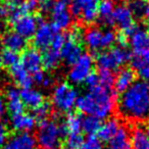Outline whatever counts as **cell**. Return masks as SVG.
Returning <instances> with one entry per match:
<instances>
[{"label": "cell", "instance_id": "6da1fadb", "mask_svg": "<svg viewBox=\"0 0 149 149\" xmlns=\"http://www.w3.org/2000/svg\"><path fill=\"white\" fill-rule=\"evenodd\" d=\"M120 114L133 122H144L149 118V83L135 81L120 94L118 102Z\"/></svg>", "mask_w": 149, "mask_h": 149}, {"label": "cell", "instance_id": "7a4b0ae2", "mask_svg": "<svg viewBox=\"0 0 149 149\" xmlns=\"http://www.w3.org/2000/svg\"><path fill=\"white\" fill-rule=\"evenodd\" d=\"M116 93L111 89L99 86L79 96L76 107L82 113L95 116L101 120L111 116L116 108Z\"/></svg>", "mask_w": 149, "mask_h": 149}, {"label": "cell", "instance_id": "3957f363", "mask_svg": "<svg viewBox=\"0 0 149 149\" xmlns=\"http://www.w3.org/2000/svg\"><path fill=\"white\" fill-rule=\"evenodd\" d=\"M64 135H66V131L63 124H58L53 120H45L40 123L36 141L42 149H53L59 144Z\"/></svg>", "mask_w": 149, "mask_h": 149}, {"label": "cell", "instance_id": "277c9868", "mask_svg": "<svg viewBox=\"0 0 149 149\" xmlns=\"http://www.w3.org/2000/svg\"><path fill=\"white\" fill-rule=\"evenodd\" d=\"M116 37L112 30L91 27L84 33L83 42L91 51H99L110 48L116 42Z\"/></svg>", "mask_w": 149, "mask_h": 149}, {"label": "cell", "instance_id": "5b68a950", "mask_svg": "<svg viewBox=\"0 0 149 149\" xmlns=\"http://www.w3.org/2000/svg\"><path fill=\"white\" fill-rule=\"evenodd\" d=\"M131 59V53L123 46H116L100 52L96 57V64L99 70H118Z\"/></svg>", "mask_w": 149, "mask_h": 149}, {"label": "cell", "instance_id": "8992f818", "mask_svg": "<svg viewBox=\"0 0 149 149\" xmlns=\"http://www.w3.org/2000/svg\"><path fill=\"white\" fill-rule=\"evenodd\" d=\"M79 97L77 90L68 83H58L53 88L51 94V102L55 109L60 112H70L76 106Z\"/></svg>", "mask_w": 149, "mask_h": 149}, {"label": "cell", "instance_id": "52a82bcc", "mask_svg": "<svg viewBox=\"0 0 149 149\" xmlns=\"http://www.w3.org/2000/svg\"><path fill=\"white\" fill-rule=\"evenodd\" d=\"M126 35V34H125ZM134 59L149 62V30L142 27H135L127 34Z\"/></svg>", "mask_w": 149, "mask_h": 149}, {"label": "cell", "instance_id": "ba28073f", "mask_svg": "<svg viewBox=\"0 0 149 149\" xmlns=\"http://www.w3.org/2000/svg\"><path fill=\"white\" fill-rule=\"evenodd\" d=\"M83 31L81 28L76 27L65 36V41L60 50L61 59L66 64H74L83 54L82 41H83Z\"/></svg>", "mask_w": 149, "mask_h": 149}, {"label": "cell", "instance_id": "9c48e42d", "mask_svg": "<svg viewBox=\"0 0 149 149\" xmlns=\"http://www.w3.org/2000/svg\"><path fill=\"white\" fill-rule=\"evenodd\" d=\"M43 9L50 13L52 25L58 30H65L72 26V17L70 13L68 0H55L43 3Z\"/></svg>", "mask_w": 149, "mask_h": 149}, {"label": "cell", "instance_id": "30bf717a", "mask_svg": "<svg viewBox=\"0 0 149 149\" xmlns=\"http://www.w3.org/2000/svg\"><path fill=\"white\" fill-rule=\"evenodd\" d=\"M98 0H72L68 4L72 17L85 24H92L98 19Z\"/></svg>", "mask_w": 149, "mask_h": 149}, {"label": "cell", "instance_id": "8fae6325", "mask_svg": "<svg viewBox=\"0 0 149 149\" xmlns=\"http://www.w3.org/2000/svg\"><path fill=\"white\" fill-rule=\"evenodd\" d=\"M41 22L42 21H40L37 17L32 15H21L17 11V7L13 15L9 19V23L13 28V32L21 35L25 39L32 38L35 35L36 30Z\"/></svg>", "mask_w": 149, "mask_h": 149}, {"label": "cell", "instance_id": "7c38bea8", "mask_svg": "<svg viewBox=\"0 0 149 149\" xmlns=\"http://www.w3.org/2000/svg\"><path fill=\"white\" fill-rule=\"evenodd\" d=\"M94 66V59L91 54L83 53L79 59L70 65V68L68 72V79L70 83L79 85L85 82L87 77L92 74Z\"/></svg>", "mask_w": 149, "mask_h": 149}, {"label": "cell", "instance_id": "4fadbf2b", "mask_svg": "<svg viewBox=\"0 0 149 149\" xmlns=\"http://www.w3.org/2000/svg\"><path fill=\"white\" fill-rule=\"evenodd\" d=\"M58 33V29L52 24L41 22L38 26L33 36V44L39 50H47L51 46L55 35Z\"/></svg>", "mask_w": 149, "mask_h": 149}, {"label": "cell", "instance_id": "5bb4252c", "mask_svg": "<svg viewBox=\"0 0 149 149\" xmlns=\"http://www.w3.org/2000/svg\"><path fill=\"white\" fill-rule=\"evenodd\" d=\"M112 25L116 26L126 35L135 28L134 15L127 4H118L114 6L112 13Z\"/></svg>", "mask_w": 149, "mask_h": 149}, {"label": "cell", "instance_id": "9a60e30c", "mask_svg": "<svg viewBox=\"0 0 149 149\" xmlns=\"http://www.w3.org/2000/svg\"><path fill=\"white\" fill-rule=\"evenodd\" d=\"M37 141L31 133H17L9 137L3 149H36Z\"/></svg>", "mask_w": 149, "mask_h": 149}, {"label": "cell", "instance_id": "2e32d148", "mask_svg": "<svg viewBox=\"0 0 149 149\" xmlns=\"http://www.w3.org/2000/svg\"><path fill=\"white\" fill-rule=\"evenodd\" d=\"M5 100L7 111L11 113V116L24 112L25 105L21 100V91L15 86H8L5 89Z\"/></svg>", "mask_w": 149, "mask_h": 149}, {"label": "cell", "instance_id": "e0dca14e", "mask_svg": "<svg viewBox=\"0 0 149 149\" xmlns=\"http://www.w3.org/2000/svg\"><path fill=\"white\" fill-rule=\"evenodd\" d=\"M36 118L34 116L26 112L13 116L10 118V126L17 133H30L36 126Z\"/></svg>", "mask_w": 149, "mask_h": 149}, {"label": "cell", "instance_id": "ac0fdd59", "mask_svg": "<svg viewBox=\"0 0 149 149\" xmlns=\"http://www.w3.org/2000/svg\"><path fill=\"white\" fill-rule=\"evenodd\" d=\"M22 65L30 72H38L41 70L42 64V55L38 49L35 48H30V49L24 50V53L22 55Z\"/></svg>", "mask_w": 149, "mask_h": 149}, {"label": "cell", "instance_id": "d6986e66", "mask_svg": "<svg viewBox=\"0 0 149 149\" xmlns=\"http://www.w3.org/2000/svg\"><path fill=\"white\" fill-rule=\"evenodd\" d=\"M9 74H10L11 80L17 86L21 87L22 89L29 88L33 84L32 76L22 64L17 63L9 68Z\"/></svg>", "mask_w": 149, "mask_h": 149}, {"label": "cell", "instance_id": "ffe728a7", "mask_svg": "<svg viewBox=\"0 0 149 149\" xmlns=\"http://www.w3.org/2000/svg\"><path fill=\"white\" fill-rule=\"evenodd\" d=\"M1 43L5 47V49L11 50L17 53L24 51L27 47V39L13 31L6 32L1 38Z\"/></svg>", "mask_w": 149, "mask_h": 149}, {"label": "cell", "instance_id": "44dd1931", "mask_svg": "<svg viewBox=\"0 0 149 149\" xmlns=\"http://www.w3.org/2000/svg\"><path fill=\"white\" fill-rule=\"evenodd\" d=\"M120 127L122 126L118 118H108L100 126V129L97 132V138L101 142H110L118 134Z\"/></svg>", "mask_w": 149, "mask_h": 149}, {"label": "cell", "instance_id": "7402d4cb", "mask_svg": "<svg viewBox=\"0 0 149 149\" xmlns=\"http://www.w3.org/2000/svg\"><path fill=\"white\" fill-rule=\"evenodd\" d=\"M21 100L28 108L35 109L44 102V95L39 90L29 87L21 90Z\"/></svg>", "mask_w": 149, "mask_h": 149}, {"label": "cell", "instance_id": "603a6c76", "mask_svg": "<svg viewBox=\"0 0 149 149\" xmlns=\"http://www.w3.org/2000/svg\"><path fill=\"white\" fill-rule=\"evenodd\" d=\"M135 82V72L132 68H120L114 77V88L118 92H125Z\"/></svg>", "mask_w": 149, "mask_h": 149}, {"label": "cell", "instance_id": "cb8c5ba5", "mask_svg": "<svg viewBox=\"0 0 149 149\" xmlns=\"http://www.w3.org/2000/svg\"><path fill=\"white\" fill-rule=\"evenodd\" d=\"M132 149H149V135L142 127H136L130 137Z\"/></svg>", "mask_w": 149, "mask_h": 149}, {"label": "cell", "instance_id": "d4e9b609", "mask_svg": "<svg viewBox=\"0 0 149 149\" xmlns=\"http://www.w3.org/2000/svg\"><path fill=\"white\" fill-rule=\"evenodd\" d=\"M108 143V149H132L129 133L125 127H120L118 134Z\"/></svg>", "mask_w": 149, "mask_h": 149}, {"label": "cell", "instance_id": "484cf974", "mask_svg": "<svg viewBox=\"0 0 149 149\" xmlns=\"http://www.w3.org/2000/svg\"><path fill=\"white\" fill-rule=\"evenodd\" d=\"M114 4L111 0H102L98 4V19L106 26L112 25V13Z\"/></svg>", "mask_w": 149, "mask_h": 149}, {"label": "cell", "instance_id": "4316f807", "mask_svg": "<svg viewBox=\"0 0 149 149\" xmlns=\"http://www.w3.org/2000/svg\"><path fill=\"white\" fill-rule=\"evenodd\" d=\"M60 59V51L48 48L47 50H45L44 55H42V64L46 70H54L59 65Z\"/></svg>", "mask_w": 149, "mask_h": 149}, {"label": "cell", "instance_id": "83f0119b", "mask_svg": "<svg viewBox=\"0 0 149 149\" xmlns=\"http://www.w3.org/2000/svg\"><path fill=\"white\" fill-rule=\"evenodd\" d=\"M82 122L83 118L78 113H70L65 118V122L63 123V126L65 128L66 135L72 133H81L82 131Z\"/></svg>", "mask_w": 149, "mask_h": 149}, {"label": "cell", "instance_id": "f1b7e54d", "mask_svg": "<svg viewBox=\"0 0 149 149\" xmlns=\"http://www.w3.org/2000/svg\"><path fill=\"white\" fill-rule=\"evenodd\" d=\"M100 126H101V120L95 116H87L86 118H83L82 131L88 136H94L95 134H97Z\"/></svg>", "mask_w": 149, "mask_h": 149}, {"label": "cell", "instance_id": "f546056e", "mask_svg": "<svg viewBox=\"0 0 149 149\" xmlns=\"http://www.w3.org/2000/svg\"><path fill=\"white\" fill-rule=\"evenodd\" d=\"M97 74L99 78L100 86L106 89H111L114 84V74H112V72L106 70H99Z\"/></svg>", "mask_w": 149, "mask_h": 149}, {"label": "cell", "instance_id": "4dcf8cb0", "mask_svg": "<svg viewBox=\"0 0 149 149\" xmlns=\"http://www.w3.org/2000/svg\"><path fill=\"white\" fill-rule=\"evenodd\" d=\"M84 141V137L81 133H72L68 134L65 138L66 149H79Z\"/></svg>", "mask_w": 149, "mask_h": 149}, {"label": "cell", "instance_id": "1f68e13d", "mask_svg": "<svg viewBox=\"0 0 149 149\" xmlns=\"http://www.w3.org/2000/svg\"><path fill=\"white\" fill-rule=\"evenodd\" d=\"M1 57H2V64L9 68L19 63V56L17 52L11 51V50H7V49H5L1 53Z\"/></svg>", "mask_w": 149, "mask_h": 149}, {"label": "cell", "instance_id": "d6a6232c", "mask_svg": "<svg viewBox=\"0 0 149 149\" xmlns=\"http://www.w3.org/2000/svg\"><path fill=\"white\" fill-rule=\"evenodd\" d=\"M127 5H128V7L134 15L143 17L147 4L145 2V0H129Z\"/></svg>", "mask_w": 149, "mask_h": 149}, {"label": "cell", "instance_id": "836d02e7", "mask_svg": "<svg viewBox=\"0 0 149 149\" xmlns=\"http://www.w3.org/2000/svg\"><path fill=\"white\" fill-rule=\"evenodd\" d=\"M50 112H51V105L48 102H43L37 108L34 109V116H35L36 120L43 122V120H47Z\"/></svg>", "mask_w": 149, "mask_h": 149}, {"label": "cell", "instance_id": "e575fe53", "mask_svg": "<svg viewBox=\"0 0 149 149\" xmlns=\"http://www.w3.org/2000/svg\"><path fill=\"white\" fill-rule=\"evenodd\" d=\"M38 8L37 0H24L23 2L17 7V11L21 15H31Z\"/></svg>", "mask_w": 149, "mask_h": 149}, {"label": "cell", "instance_id": "d590c367", "mask_svg": "<svg viewBox=\"0 0 149 149\" xmlns=\"http://www.w3.org/2000/svg\"><path fill=\"white\" fill-rule=\"evenodd\" d=\"M79 149H103V145L97 137L88 136V138L84 139Z\"/></svg>", "mask_w": 149, "mask_h": 149}, {"label": "cell", "instance_id": "8d00e7d4", "mask_svg": "<svg viewBox=\"0 0 149 149\" xmlns=\"http://www.w3.org/2000/svg\"><path fill=\"white\" fill-rule=\"evenodd\" d=\"M15 10V6L9 4L8 2L0 3V17L3 19H11Z\"/></svg>", "mask_w": 149, "mask_h": 149}, {"label": "cell", "instance_id": "74e56055", "mask_svg": "<svg viewBox=\"0 0 149 149\" xmlns=\"http://www.w3.org/2000/svg\"><path fill=\"white\" fill-rule=\"evenodd\" d=\"M64 41H65V35H62L60 33H57L54 37L53 41L51 43V46L49 48H52L54 50H57V51H60L64 44Z\"/></svg>", "mask_w": 149, "mask_h": 149}, {"label": "cell", "instance_id": "f35d334b", "mask_svg": "<svg viewBox=\"0 0 149 149\" xmlns=\"http://www.w3.org/2000/svg\"><path fill=\"white\" fill-rule=\"evenodd\" d=\"M85 83H86V85H87V87L89 90H92V89H94V88L99 87L100 84H99V78H98V74H94V72L90 74L87 77V79L85 80Z\"/></svg>", "mask_w": 149, "mask_h": 149}, {"label": "cell", "instance_id": "ab89813d", "mask_svg": "<svg viewBox=\"0 0 149 149\" xmlns=\"http://www.w3.org/2000/svg\"><path fill=\"white\" fill-rule=\"evenodd\" d=\"M8 138V130H7L6 126L0 124V148H3Z\"/></svg>", "mask_w": 149, "mask_h": 149}, {"label": "cell", "instance_id": "60d3db41", "mask_svg": "<svg viewBox=\"0 0 149 149\" xmlns=\"http://www.w3.org/2000/svg\"><path fill=\"white\" fill-rule=\"evenodd\" d=\"M45 76H46L45 72H44L42 70H40L32 74V79H33V82H35L36 84L41 86V84L43 83L44 79H45Z\"/></svg>", "mask_w": 149, "mask_h": 149}, {"label": "cell", "instance_id": "b9f144b4", "mask_svg": "<svg viewBox=\"0 0 149 149\" xmlns=\"http://www.w3.org/2000/svg\"><path fill=\"white\" fill-rule=\"evenodd\" d=\"M137 72H138V74H140V77L142 78L143 81L148 83L149 82V62L145 64V65H143L142 68H141L139 70H137Z\"/></svg>", "mask_w": 149, "mask_h": 149}, {"label": "cell", "instance_id": "7bdbcfd3", "mask_svg": "<svg viewBox=\"0 0 149 149\" xmlns=\"http://www.w3.org/2000/svg\"><path fill=\"white\" fill-rule=\"evenodd\" d=\"M7 112L6 100L2 95H0V118H2Z\"/></svg>", "mask_w": 149, "mask_h": 149}, {"label": "cell", "instance_id": "ee69618b", "mask_svg": "<svg viewBox=\"0 0 149 149\" xmlns=\"http://www.w3.org/2000/svg\"><path fill=\"white\" fill-rule=\"evenodd\" d=\"M53 82H54L53 78H52L51 76H49V74H46L45 79H44L43 83L41 84V86H42V87H44V88H49V87H51V86L53 85Z\"/></svg>", "mask_w": 149, "mask_h": 149}, {"label": "cell", "instance_id": "f6af8a7d", "mask_svg": "<svg viewBox=\"0 0 149 149\" xmlns=\"http://www.w3.org/2000/svg\"><path fill=\"white\" fill-rule=\"evenodd\" d=\"M24 0H6V2H8L9 4L13 5V6H15V5H19Z\"/></svg>", "mask_w": 149, "mask_h": 149}, {"label": "cell", "instance_id": "bcb514c9", "mask_svg": "<svg viewBox=\"0 0 149 149\" xmlns=\"http://www.w3.org/2000/svg\"><path fill=\"white\" fill-rule=\"evenodd\" d=\"M143 17H144L145 19L149 22V4L146 5V8H145V10H144V15H143Z\"/></svg>", "mask_w": 149, "mask_h": 149}, {"label": "cell", "instance_id": "7dc6e473", "mask_svg": "<svg viewBox=\"0 0 149 149\" xmlns=\"http://www.w3.org/2000/svg\"><path fill=\"white\" fill-rule=\"evenodd\" d=\"M38 2H41L42 4H43V3H47V2H50V1H51V0H37Z\"/></svg>", "mask_w": 149, "mask_h": 149}, {"label": "cell", "instance_id": "c3c4849f", "mask_svg": "<svg viewBox=\"0 0 149 149\" xmlns=\"http://www.w3.org/2000/svg\"><path fill=\"white\" fill-rule=\"evenodd\" d=\"M2 65V57H1V52H0V66Z\"/></svg>", "mask_w": 149, "mask_h": 149}, {"label": "cell", "instance_id": "681fc988", "mask_svg": "<svg viewBox=\"0 0 149 149\" xmlns=\"http://www.w3.org/2000/svg\"><path fill=\"white\" fill-rule=\"evenodd\" d=\"M147 133H148V135H149V128H148V130H147Z\"/></svg>", "mask_w": 149, "mask_h": 149}, {"label": "cell", "instance_id": "f907efd6", "mask_svg": "<svg viewBox=\"0 0 149 149\" xmlns=\"http://www.w3.org/2000/svg\"><path fill=\"white\" fill-rule=\"evenodd\" d=\"M53 149H57V148H53Z\"/></svg>", "mask_w": 149, "mask_h": 149}, {"label": "cell", "instance_id": "816d5d0a", "mask_svg": "<svg viewBox=\"0 0 149 149\" xmlns=\"http://www.w3.org/2000/svg\"><path fill=\"white\" fill-rule=\"evenodd\" d=\"M0 42H1V39H0Z\"/></svg>", "mask_w": 149, "mask_h": 149}]
</instances>
